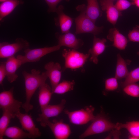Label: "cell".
Masks as SVG:
<instances>
[{
    "instance_id": "cell-16",
    "label": "cell",
    "mask_w": 139,
    "mask_h": 139,
    "mask_svg": "<svg viewBox=\"0 0 139 139\" xmlns=\"http://www.w3.org/2000/svg\"><path fill=\"white\" fill-rule=\"evenodd\" d=\"M22 65L20 60L14 56L7 58L5 62L6 77L10 83H13L17 79L18 76L16 71Z\"/></svg>"
},
{
    "instance_id": "cell-7",
    "label": "cell",
    "mask_w": 139,
    "mask_h": 139,
    "mask_svg": "<svg viewBox=\"0 0 139 139\" xmlns=\"http://www.w3.org/2000/svg\"><path fill=\"white\" fill-rule=\"evenodd\" d=\"M14 88L0 93V108L2 111L8 110L16 115L20 112L23 104L21 101L15 99L13 95Z\"/></svg>"
},
{
    "instance_id": "cell-24",
    "label": "cell",
    "mask_w": 139,
    "mask_h": 139,
    "mask_svg": "<svg viewBox=\"0 0 139 139\" xmlns=\"http://www.w3.org/2000/svg\"><path fill=\"white\" fill-rule=\"evenodd\" d=\"M4 136L12 139L31 138L29 133L24 132L23 129L16 126L8 127L4 132Z\"/></svg>"
},
{
    "instance_id": "cell-6",
    "label": "cell",
    "mask_w": 139,
    "mask_h": 139,
    "mask_svg": "<svg viewBox=\"0 0 139 139\" xmlns=\"http://www.w3.org/2000/svg\"><path fill=\"white\" fill-rule=\"evenodd\" d=\"M61 46L59 45L50 47L30 49L29 48L24 50V55H19L16 57L21 62L22 64L29 62L39 61L45 55L59 50Z\"/></svg>"
},
{
    "instance_id": "cell-18",
    "label": "cell",
    "mask_w": 139,
    "mask_h": 139,
    "mask_svg": "<svg viewBox=\"0 0 139 139\" xmlns=\"http://www.w3.org/2000/svg\"><path fill=\"white\" fill-rule=\"evenodd\" d=\"M107 38L113 42L112 46L120 50L125 49L128 40L115 28H111L109 30Z\"/></svg>"
},
{
    "instance_id": "cell-12",
    "label": "cell",
    "mask_w": 139,
    "mask_h": 139,
    "mask_svg": "<svg viewBox=\"0 0 139 139\" xmlns=\"http://www.w3.org/2000/svg\"><path fill=\"white\" fill-rule=\"evenodd\" d=\"M16 117L19 120L22 129L29 133L31 138H35L40 136L41 133L36 127L30 115L27 113L23 114L20 112L17 114Z\"/></svg>"
},
{
    "instance_id": "cell-31",
    "label": "cell",
    "mask_w": 139,
    "mask_h": 139,
    "mask_svg": "<svg viewBox=\"0 0 139 139\" xmlns=\"http://www.w3.org/2000/svg\"><path fill=\"white\" fill-rule=\"evenodd\" d=\"M132 5V2L127 0H118L115 4L116 8L121 12L127 10Z\"/></svg>"
},
{
    "instance_id": "cell-27",
    "label": "cell",
    "mask_w": 139,
    "mask_h": 139,
    "mask_svg": "<svg viewBox=\"0 0 139 139\" xmlns=\"http://www.w3.org/2000/svg\"><path fill=\"white\" fill-rule=\"evenodd\" d=\"M139 81V67L131 71L121 84L124 87L129 84L136 83Z\"/></svg>"
},
{
    "instance_id": "cell-3",
    "label": "cell",
    "mask_w": 139,
    "mask_h": 139,
    "mask_svg": "<svg viewBox=\"0 0 139 139\" xmlns=\"http://www.w3.org/2000/svg\"><path fill=\"white\" fill-rule=\"evenodd\" d=\"M92 122L86 129L80 135V139H83L90 136L117 128L116 124L112 123L101 114L96 116Z\"/></svg>"
},
{
    "instance_id": "cell-34",
    "label": "cell",
    "mask_w": 139,
    "mask_h": 139,
    "mask_svg": "<svg viewBox=\"0 0 139 139\" xmlns=\"http://www.w3.org/2000/svg\"><path fill=\"white\" fill-rule=\"evenodd\" d=\"M133 5H135L139 8V0H130Z\"/></svg>"
},
{
    "instance_id": "cell-4",
    "label": "cell",
    "mask_w": 139,
    "mask_h": 139,
    "mask_svg": "<svg viewBox=\"0 0 139 139\" xmlns=\"http://www.w3.org/2000/svg\"><path fill=\"white\" fill-rule=\"evenodd\" d=\"M90 55L88 53L84 54L73 49H64L62 56L64 59L65 62L62 68L63 71L67 68L74 70L83 68Z\"/></svg>"
},
{
    "instance_id": "cell-17",
    "label": "cell",
    "mask_w": 139,
    "mask_h": 139,
    "mask_svg": "<svg viewBox=\"0 0 139 139\" xmlns=\"http://www.w3.org/2000/svg\"><path fill=\"white\" fill-rule=\"evenodd\" d=\"M107 40L105 38L100 39L94 36L92 47L89 50L88 53L91 55L90 61L95 64L98 62V56L102 53L105 50V43Z\"/></svg>"
},
{
    "instance_id": "cell-15",
    "label": "cell",
    "mask_w": 139,
    "mask_h": 139,
    "mask_svg": "<svg viewBox=\"0 0 139 139\" xmlns=\"http://www.w3.org/2000/svg\"><path fill=\"white\" fill-rule=\"evenodd\" d=\"M64 7L62 5L57 7L56 12L58 17L55 20V24L60 27L63 34L70 32L73 22V19L64 13Z\"/></svg>"
},
{
    "instance_id": "cell-9",
    "label": "cell",
    "mask_w": 139,
    "mask_h": 139,
    "mask_svg": "<svg viewBox=\"0 0 139 139\" xmlns=\"http://www.w3.org/2000/svg\"><path fill=\"white\" fill-rule=\"evenodd\" d=\"M66 103V100L63 99L58 104L48 105L41 109V113L38 115L37 121L43 127L50 118L57 116L64 111Z\"/></svg>"
},
{
    "instance_id": "cell-33",
    "label": "cell",
    "mask_w": 139,
    "mask_h": 139,
    "mask_svg": "<svg viewBox=\"0 0 139 139\" xmlns=\"http://www.w3.org/2000/svg\"><path fill=\"white\" fill-rule=\"evenodd\" d=\"M6 72L5 67V62H2L0 64V84L1 85L6 76Z\"/></svg>"
},
{
    "instance_id": "cell-19",
    "label": "cell",
    "mask_w": 139,
    "mask_h": 139,
    "mask_svg": "<svg viewBox=\"0 0 139 139\" xmlns=\"http://www.w3.org/2000/svg\"><path fill=\"white\" fill-rule=\"evenodd\" d=\"M131 61L125 60L120 54L117 55V62L115 71V77L118 80H120L126 78L128 75L129 72L127 65L129 64Z\"/></svg>"
},
{
    "instance_id": "cell-32",
    "label": "cell",
    "mask_w": 139,
    "mask_h": 139,
    "mask_svg": "<svg viewBox=\"0 0 139 139\" xmlns=\"http://www.w3.org/2000/svg\"><path fill=\"white\" fill-rule=\"evenodd\" d=\"M48 6V12H54L57 9V6L58 4L63 1L67 2L70 0H44Z\"/></svg>"
},
{
    "instance_id": "cell-26",
    "label": "cell",
    "mask_w": 139,
    "mask_h": 139,
    "mask_svg": "<svg viewBox=\"0 0 139 139\" xmlns=\"http://www.w3.org/2000/svg\"><path fill=\"white\" fill-rule=\"evenodd\" d=\"M75 82L74 80H63L56 86L53 91V93L63 94L74 89Z\"/></svg>"
},
{
    "instance_id": "cell-14",
    "label": "cell",
    "mask_w": 139,
    "mask_h": 139,
    "mask_svg": "<svg viewBox=\"0 0 139 139\" xmlns=\"http://www.w3.org/2000/svg\"><path fill=\"white\" fill-rule=\"evenodd\" d=\"M100 2L102 10L106 12L107 20L114 25L122 15L121 12L116 8L112 0H101Z\"/></svg>"
},
{
    "instance_id": "cell-11",
    "label": "cell",
    "mask_w": 139,
    "mask_h": 139,
    "mask_svg": "<svg viewBox=\"0 0 139 139\" xmlns=\"http://www.w3.org/2000/svg\"><path fill=\"white\" fill-rule=\"evenodd\" d=\"M45 72L50 80L52 92L59 83L63 72L60 64L58 63L50 62L44 66Z\"/></svg>"
},
{
    "instance_id": "cell-25",
    "label": "cell",
    "mask_w": 139,
    "mask_h": 139,
    "mask_svg": "<svg viewBox=\"0 0 139 139\" xmlns=\"http://www.w3.org/2000/svg\"><path fill=\"white\" fill-rule=\"evenodd\" d=\"M16 115L8 110L3 111L0 119V139H3L4 132L8 127L11 119L16 117Z\"/></svg>"
},
{
    "instance_id": "cell-21",
    "label": "cell",
    "mask_w": 139,
    "mask_h": 139,
    "mask_svg": "<svg viewBox=\"0 0 139 139\" xmlns=\"http://www.w3.org/2000/svg\"><path fill=\"white\" fill-rule=\"evenodd\" d=\"M23 3L22 0H7L0 4V20L11 13L18 5Z\"/></svg>"
},
{
    "instance_id": "cell-22",
    "label": "cell",
    "mask_w": 139,
    "mask_h": 139,
    "mask_svg": "<svg viewBox=\"0 0 139 139\" xmlns=\"http://www.w3.org/2000/svg\"><path fill=\"white\" fill-rule=\"evenodd\" d=\"M86 14V15L95 23L97 19L102 15L97 0H87Z\"/></svg>"
},
{
    "instance_id": "cell-20",
    "label": "cell",
    "mask_w": 139,
    "mask_h": 139,
    "mask_svg": "<svg viewBox=\"0 0 139 139\" xmlns=\"http://www.w3.org/2000/svg\"><path fill=\"white\" fill-rule=\"evenodd\" d=\"M38 93V101L41 109L49 105L53 93L51 87L45 83L40 86Z\"/></svg>"
},
{
    "instance_id": "cell-30",
    "label": "cell",
    "mask_w": 139,
    "mask_h": 139,
    "mask_svg": "<svg viewBox=\"0 0 139 139\" xmlns=\"http://www.w3.org/2000/svg\"><path fill=\"white\" fill-rule=\"evenodd\" d=\"M128 36L129 41L139 42V25H136L130 31Z\"/></svg>"
},
{
    "instance_id": "cell-13",
    "label": "cell",
    "mask_w": 139,
    "mask_h": 139,
    "mask_svg": "<svg viewBox=\"0 0 139 139\" xmlns=\"http://www.w3.org/2000/svg\"><path fill=\"white\" fill-rule=\"evenodd\" d=\"M56 36L58 41V44L61 47L64 46L77 50L83 45L82 40L77 38L73 34L70 32L60 35L57 33Z\"/></svg>"
},
{
    "instance_id": "cell-1",
    "label": "cell",
    "mask_w": 139,
    "mask_h": 139,
    "mask_svg": "<svg viewBox=\"0 0 139 139\" xmlns=\"http://www.w3.org/2000/svg\"><path fill=\"white\" fill-rule=\"evenodd\" d=\"M22 74L24 79L26 99L22 107L28 113L33 107L30 103L33 95L38 88L46 83L48 77L45 72L41 73L39 70L34 69L32 70L30 73L24 71Z\"/></svg>"
},
{
    "instance_id": "cell-10",
    "label": "cell",
    "mask_w": 139,
    "mask_h": 139,
    "mask_svg": "<svg viewBox=\"0 0 139 139\" xmlns=\"http://www.w3.org/2000/svg\"><path fill=\"white\" fill-rule=\"evenodd\" d=\"M48 126L56 139H67L71 132L70 125L64 123L63 120L51 122L49 120L44 124L43 127Z\"/></svg>"
},
{
    "instance_id": "cell-36",
    "label": "cell",
    "mask_w": 139,
    "mask_h": 139,
    "mask_svg": "<svg viewBox=\"0 0 139 139\" xmlns=\"http://www.w3.org/2000/svg\"><path fill=\"white\" fill-rule=\"evenodd\" d=\"M137 54L139 55V52H138L137 53Z\"/></svg>"
},
{
    "instance_id": "cell-37",
    "label": "cell",
    "mask_w": 139,
    "mask_h": 139,
    "mask_svg": "<svg viewBox=\"0 0 139 139\" xmlns=\"http://www.w3.org/2000/svg\"><path fill=\"white\" fill-rule=\"evenodd\" d=\"M112 0V1H114V0Z\"/></svg>"
},
{
    "instance_id": "cell-35",
    "label": "cell",
    "mask_w": 139,
    "mask_h": 139,
    "mask_svg": "<svg viewBox=\"0 0 139 139\" xmlns=\"http://www.w3.org/2000/svg\"><path fill=\"white\" fill-rule=\"evenodd\" d=\"M7 0H0V2H3Z\"/></svg>"
},
{
    "instance_id": "cell-8",
    "label": "cell",
    "mask_w": 139,
    "mask_h": 139,
    "mask_svg": "<svg viewBox=\"0 0 139 139\" xmlns=\"http://www.w3.org/2000/svg\"><path fill=\"white\" fill-rule=\"evenodd\" d=\"M29 42L22 39H17L15 42L10 44L3 42L0 44V58H8L14 55L18 51L28 48Z\"/></svg>"
},
{
    "instance_id": "cell-28",
    "label": "cell",
    "mask_w": 139,
    "mask_h": 139,
    "mask_svg": "<svg viewBox=\"0 0 139 139\" xmlns=\"http://www.w3.org/2000/svg\"><path fill=\"white\" fill-rule=\"evenodd\" d=\"M124 92L127 95L133 97H139V85L136 83L129 84L124 87Z\"/></svg>"
},
{
    "instance_id": "cell-5",
    "label": "cell",
    "mask_w": 139,
    "mask_h": 139,
    "mask_svg": "<svg viewBox=\"0 0 139 139\" xmlns=\"http://www.w3.org/2000/svg\"><path fill=\"white\" fill-rule=\"evenodd\" d=\"M94 108L92 106L85 107L78 110L70 111L67 109L64 110L70 122L74 124L81 125L92 121L96 116L93 115Z\"/></svg>"
},
{
    "instance_id": "cell-2",
    "label": "cell",
    "mask_w": 139,
    "mask_h": 139,
    "mask_svg": "<svg viewBox=\"0 0 139 139\" xmlns=\"http://www.w3.org/2000/svg\"><path fill=\"white\" fill-rule=\"evenodd\" d=\"M76 9L80 14L74 19L76 34L89 33L95 36L102 32L103 27L96 26L95 22L86 15V6L84 4L79 5Z\"/></svg>"
},
{
    "instance_id": "cell-29",
    "label": "cell",
    "mask_w": 139,
    "mask_h": 139,
    "mask_svg": "<svg viewBox=\"0 0 139 139\" xmlns=\"http://www.w3.org/2000/svg\"><path fill=\"white\" fill-rule=\"evenodd\" d=\"M117 80L115 77L106 79L105 81V90L107 91H112L117 90L118 85Z\"/></svg>"
},
{
    "instance_id": "cell-23",
    "label": "cell",
    "mask_w": 139,
    "mask_h": 139,
    "mask_svg": "<svg viewBox=\"0 0 139 139\" xmlns=\"http://www.w3.org/2000/svg\"><path fill=\"white\" fill-rule=\"evenodd\" d=\"M116 124L117 129L125 128L127 130L130 134L129 139H139V121H133L124 124L117 123Z\"/></svg>"
}]
</instances>
